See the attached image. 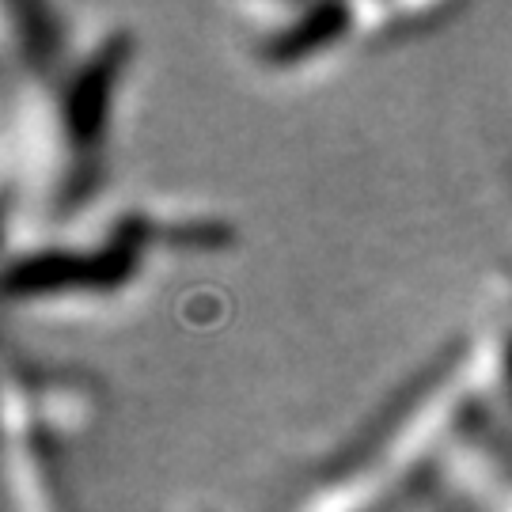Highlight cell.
Here are the masks:
<instances>
[{
    "label": "cell",
    "mask_w": 512,
    "mask_h": 512,
    "mask_svg": "<svg viewBox=\"0 0 512 512\" xmlns=\"http://www.w3.org/2000/svg\"><path fill=\"white\" fill-rule=\"evenodd\" d=\"M133 61L126 23L69 31L54 54L8 73L4 205L8 224L54 228L95 194L107 160L118 88Z\"/></svg>",
    "instance_id": "6da1fadb"
},
{
    "label": "cell",
    "mask_w": 512,
    "mask_h": 512,
    "mask_svg": "<svg viewBox=\"0 0 512 512\" xmlns=\"http://www.w3.org/2000/svg\"><path fill=\"white\" fill-rule=\"evenodd\" d=\"M482 421L463 338L429 361L361 437L300 486L289 512H399L440 482L444 463Z\"/></svg>",
    "instance_id": "7a4b0ae2"
},
{
    "label": "cell",
    "mask_w": 512,
    "mask_h": 512,
    "mask_svg": "<svg viewBox=\"0 0 512 512\" xmlns=\"http://www.w3.org/2000/svg\"><path fill=\"white\" fill-rule=\"evenodd\" d=\"M164 247V217L126 209L84 243L31 239L4 266L8 304H50L122 293L141 274L145 258Z\"/></svg>",
    "instance_id": "3957f363"
},
{
    "label": "cell",
    "mask_w": 512,
    "mask_h": 512,
    "mask_svg": "<svg viewBox=\"0 0 512 512\" xmlns=\"http://www.w3.org/2000/svg\"><path fill=\"white\" fill-rule=\"evenodd\" d=\"M251 54L266 69H300L315 57L330 54L349 38H357L353 4L315 0V4H247Z\"/></svg>",
    "instance_id": "277c9868"
},
{
    "label": "cell",
    "mask_w": 512,
    "mask_h": 512,
    "mask_svg": "<svg viewBox=\"0 0 512 512\" xmlns=\"http://www.w3.org/2000/svg\"><path fill=\"white\" fill-rule=\"evenodd\" d=\"M95 414L92 384L69 372H46L35 365H8L4 380V425L35 429L42 437L61 440L84 433Z\"/></svg>",
    "instance_id": "5b68a950"
},
{
    "label": "cell",
    "mask_w": 512,
    "mask_h": 512,
    "mask_svg": "<svg viewBox=\"0 0 512 512\" xmlns=\"http://www.w3.org/2000/svg\"><path fill=\"white\" fill-rule=\"evenodd\" d=\"M463 346L486 414L512 425V270L482 277L475 323L463 334Z\"/></svg>",
    "instance_id": "8992f818"
},
{
    "label": "cell",
    "mask_w": 512,
    "mask_h": 512,
    "mask_svg": "<svg viewBox=\"0 0 512 512\" xmlns=\"http://www.w3.org/2000/svg\"><path fill=\"white\" fill-rule=\"evenodd\" d=\"M440 486L459 512H512V440L482 421L444 463Z\"/></svg>",
    "instance_id": "52a82bcc"
},
{
    "label": "cell",
    "mask_w": 512,
    "mask_h": 512,
    "mask_svg": "<svg viewBox=\"0 0 512 512\" xmlns=\"http://www.w3.org/2000/svg\"><path fill=\"white\" fill-rule=\"evenodd\" d=\"M4 509L73 512L57 467V440L4 425Z\"/></svg>",
    "instance_id": "ba28073f"
}]
</instances>
